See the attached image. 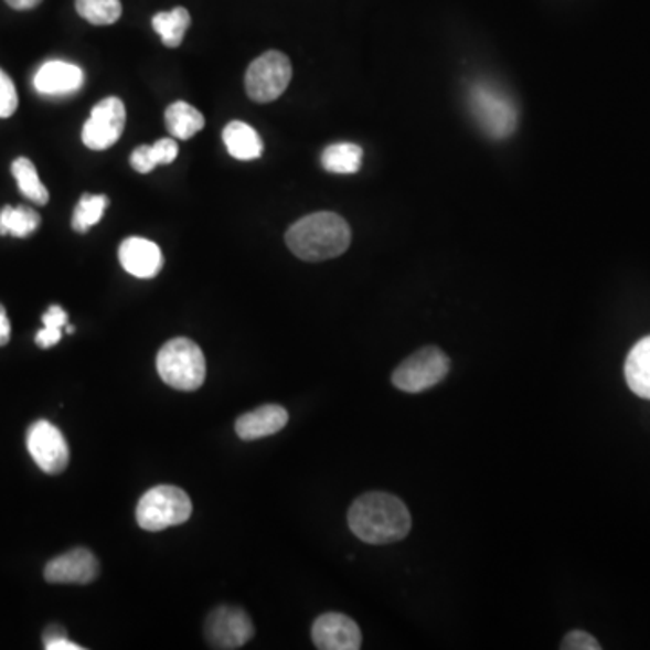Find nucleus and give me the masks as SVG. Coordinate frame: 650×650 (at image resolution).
Wrapping results in <instances>:
<instances>
[{"label":"nucleus","mask_w":650,"mask_h":650,"mask_svg":"<svg viewBox=\"0 0 650 650\" xmlns=\"http://www.w3.org/2000/svg\"><path fill=\"white\" fill-rule=\"evenodd\" d=\"M204 635L214 649H238L254 638V621L249 620L248 612L238 607H219L209 616Z\"/></svg>","instance_id":"10"},{"label":"nucleus","mask_w":650,"mask_h":650,"mask_svg":"<svg viewBox=\"0 0 650 650\" xmlns=\"http://www.w3.org/2000/svg\"><path fill=\"white\" fill-rule=\"evenodd\" d=\"M154 31L163 40L167 47H179L183 42L184 33L190 28V13L184 8H174L170 11H161L156 13L152 19Z\"/></svg>","instance_id":"21"},{"label":"nucleus","mask_w":650,"mask_h":650,"mask_svg":"<svg viewBox=\"0 0 650 650\" xmlns=\"http://www.w3.org/2000/svg\"><path fill=\"white\" fill-rule=\"evenodd\" d=\"M477 125L492 139H507L515 132L519 110L512 98L488 82H477L468 95Z\"/></svg>","instance_id":"4"},{"label":"nucleus","mask_w":650,"mask_h":650,"mask_svg":"<svg viewBox=\"0 0 650 650\" xmlns=\"http://www.w3.org/2000/svg\"><path fill=\"white\" fill-rule=\"evenodd\" d=\"M179 154L175 139L163 138L154 145H141L130 156V164L139 174H149L158 164L174 163Z\"/></svg>","instance_id":"18"},{"label":"nucleus","mask_w":650,"mask_h":650,"mask_svg":"<svg viewBox=\"0 0 650 650\" xmlns=\"http://www.w3.org/2000/svg\"><path fill=\"white\" fill-rule=\"evenodd\" d=\"M118 257L121 268L136 278H154L164 263L158 244L143 237L125 238Z\"/></svg>","instance_id":"13"},{"label":"nucleus","mask_w":650,"mask_h":650,"mask_svg":"<svg viewBox=\"0 0 650 650\" xmlns=\"http://www.w3.org/2000/svg\"><path fill=\"white\" fill-rule=\"evenodd\" d=\"M65 331H67V333L73 334L75 333V328H73V326H65Z\"/></svg>","instance_id":"34"},{"label":"nucleus","mask_w":650,"mask_h":650,"mask_svg":"<svg viewBox=\"0 0 650 650\" xmlns=\"http://www.w3.org/2000/svg\"><path fill=\"white\" fill-rule=\"evenodd\" d=\"M40 2H42V0H6V4L13 8V10L19 11L33 10V8H36Z\"/></svg>","instance_id":"33"},{"label":"nucleus","mask_w":650,"mask_h":650,"mask_svg":"<svg viewBox=\"0 0 650 650\" xmlns=\"http://www.w3.org/2000/svg\"><path fill=\"white\" fill-rule=\"evenodd\" d=\"M562 650H600L601 646L596 638L586 631H572L562 640Z\"/></svg>","instance_id":"27"},{"label":"nucleus","mask_w":650,"mask_h":650,"mask_svg":"<svg viewBox=\"0 0 650 650\" xmlns=\"http://www.w3.org/2000/svg\"><path fill=\"white\" fill-rule=\"evenodd\" d=\"M159 376L178 391H198L206 377V362L198 343L190 338H174L159 349L156 358Z\"/></svg>","instance_id":"3"},{"label":"nucleus","mask_w":650,"mask_h":650,"mask_svg":"<svg viewBox=\"0 0 650 650\" xmlns=\"http://www.w3.org/2000/svg\"><path fill=\"white\" fill-rule=\"evenodd\" d=\"M349 528L365 544H393L408 535L413 519L402 499L383 492L358 497L349 510Z\"/></svg>","instance_id":"1"},{"label":"nucleus","mask_w":650,"mask_h":650,"mask_svg":"<svg viewBox=\"0 0 650 650\" xmlns=\"http://www.w3.org/2000/svg\"><path fill=\"white\" fill-rule=\"evenodd\" d=\"M40 215L30 206H4L0 212V235L25 238L35 234Z\"/></svg>","instance_id":"23"},{"label":"nucleus","mask_w":650,"mask_h":650,"mask_svg":"<svg viewBox=\"0 0 650 650\" xmlns=\"http://www.w3.org/2000/svg\"><path fill=\"white\" fill-rule=\"evenodd\" d=\"M311 638L320 650H358L362 647V631L356 621L340 612L318 616Z\"/></svg>","instance_id":"11"},{"label":"nucleus","mask_w":650,"mask_h":650,"mask_svg":"<svg viewBox=\"0 0 650 650\" xmlns=\"http://www.w3.org/2000/svg\"><path fill=\"white\" fill-rule=\"evenodd\" d=\"M84 71L78 65L64 60H51L36 71L33 84L40 95L65 96L76 93L84 85Z\"/></svg>","instance_id":"14"},{"label":"nucleus","mask_w":650,"mask_h":650,"mask_svg":"<svg viewBox=\"0 0 650 650\" xmlns=\"http://www.w3.org/2000/svg\"><path fill=\"white\" fill-rule=\"evenodd\" d=\"M65 636H67V632H65L64 627L50 626V627H47V629H45L44 636H42V640H44V646H45V643H50V641L58 640V638H65Z\"/></svg>","instance_id":"32"},{"label":"nucleus","mask_w":650,"mask_h":650,"mask_svg":"<svg viewBox=\"0 0 650 650\" xmlns=\"http://www.w3.org/2000/svg\"><path fill=\"white\" fill-rule=\"evenodd\" d=\"M288 248L306 263H322L340 257L351 246L348 221L333 212L308 215L291 226L286 234Z\"/></svg>","instance_id":"2"},{"label":"nucleus","mask_w":650,"mask_h":650,"mask_svg":"<svg viewBox=\"0 0 650 650\" xmlns=\"http://www.w3.org/2000/svg\"><path fill=\"white\" fill-rule=\"evenodd\" d=\"M450 373V358L441 349L428 345L407 358L394 371V387L403 393L419 394L436 387Z\"/></svg>","instance_id":"6"},{"label":"nucleus","mask_w":650,"mask_h":650,"mask_svg":"<svg viewBox=\"0 0 650 650\" xmlns=\"http://www.w3.org/2000/svg\"><path fill=\"white\" fill-rule=\"evenodd\" d=\"M109 206V198L107 195L84 194L76 204L75 214H73V230L78 234L89 232L93 226L102 221L105 210Z\"/></svg>","instance_id":"24"},{"label":"nucleus","mask_w":650,"mask_h":650,"mask_svg":"<svg viewBox=\"0 0 650 650\" xmlns=\"http://www.w3.org/2000/svg\"><path fill=\"white\" fill-rule=\"evenodd\" d=\"M45 328L64 329L67 326V313L60 306H51L42 317Z\"/></svg>","instance_id":"28"},{"label":"nucleus","mask_w":650,"mask_h":650,"mask_svg":"<svg viewBox=\"0 0 650 650\" xmlns=\"http://www.w3.org/2000/svg\"><path fill=\"white\" fill-rule=\"evenodd\" d=\"M76 11L82 19L95 25H110L121 17L119 0H76Z\"/></svg>","instance_id":"25"},{"label":"nucleus","mask_w":650,"mask_h":650,"mask_svg":"<svg viewBox=\"0 0 650 650\" xmlns=\"http://www.w3.org/2000/svg\"><path fill=\"white\" fill-rule=\"evenodd\" d=\"M291 62L280 51H268L246 71V93L257 104H269L283 96L291 82Z\"/></svg>","instance_id":"7"},{"label":"nucleus","mask_w":650,"mask_h":650,"mask_svg":"<svg viewBox=\"0 0 650 650\" xmlns=\"http://www.w3.org/2000/svg\"><path fill=\"white\" fill-rule=\"evenodd\" d=\"M289 422V414L280 405H264L243 414L235 423V433L243 441H255L280 433Z\"/></svg>","instance_id":"15"},{"label":"nucleus","mask_w":650,"mask_h":650,"mask_svg":"<svg viewBox=\"0 0 650 650\" xmlns=\"http://www.w3.org/2000/svg\"><path fill=\"white\" fill-rule=\"evenodd\" d=\"M11 172L17 179L20 192L24 198L30 199L31 203L44 206L50 201V192L45 189L44 183L40 181L39 172H36L35 164L31 163V159L17 158L11 163Z\"/></svg>","instance_id":"22"},{"label":"nucleus","mask_w":650,"mask_h":650,"mask_svg":"<svg viewBox=\"0 0 650 650\" xmlns=\"http://www.w3.org/2000/svg\"><path fill=\"white\" fill-rule=\"evenodd\" d=\"M19 107L15 84L4 71L0 70V118H10Z\"/></svg>","instance_id":"26"},{"label":"nucleus","mask_w":650,"mask_h":650,"mask_svg":"<svg viewBox=\"0 0 650 650\" xmlns=\"http://www.w3.org/2000/svg\"><path fill=\"white\" fill-rule=\"evenodd\" d=\"M363 150L354 143L329 145L322 152V167L331 174H356L362 169Z\"/></svg>","instance_id":"20"},{"label":"nucleus","mask_w":650,"mask_h":650,"mask_svg":"<svg viewBox=\"0 0 650 650\" xmlns=\"http://www.w3.org/2000/svg\"><path fill=\"white\" fill-rule=\"evenodd\" d=\"M11 338V323L6 308L0 303V348H4L6 343L10 342Z\"/></svg>","instance_id":"30"},{"label":"nucleus","mask_w":650,"mask_h":650,"mask_svg":"<svg viewBox=\"0 0 650 650\" xmlns=\"http://www.w3.org/2000/svg\"><path fill=\"white\" fill-rule=\"evenodd\" d=\"M223 141L232 158L252 161L263 156L264 145L257 130L244 121H232L223 130Z\"/></svg>","instance_id":"16"},{"label":"nucleus","mask_w":650,"mask_h":650,"mask_svg":"<svg viewBox=\"0 0 650 650\" xmlns=\"http://www.w3.org/2000/svg\"><path fill=\"white\" fill-rule=\"evenodd\" d=\"M125 105L116 96L105 98L90 110L82 130V141L90 150H107L124 135Z\"/></svg>","instance_id":"9"},{"label":"nucleus","mask_w":650,"mask_h":650,"mask_svg":"<svg viewBox=\"0 0 650 650\" xmlns=\"http://www.w3.org/2000/svg\"><path fill=\"white\" fill-rule=\"evenodd\" d=\"M99 575V564L96 556L85 550L76 547L64 555L56 556L45 566V580L50 584H90Z\"/></svg>","instance_id":"12"},{"label":"nucleus","mask_w":650,"mask_h":650,"mask_svg":"<svg viewBox=\"0 0 650 650\" xmlns=\"http://www.w3.org/2000/svg\"><path fill=\"white\" fill-rule=\"evenodd\" d=\"M626 380L636 396L650 399V337L641 338L627 356Z\"/></svg>","instance_id":"17"},{"label":"nucleus","mask_w":650,"mask_h":650,"mask_svg":"<svg viewBox=\"0 0 650 650\" xmlns=\"http://www.w3.org/2000/svg\"><path fill=\"white\" fill-rule=\"evenodd\" d=\"M192 515V501L187 492L172 484L150 488L143 493L136 508V521L147 532H163L167 528L179 526Z\"/></svg>","instance_id":"5"},{"label":"nucleus","mask_w":650,"mask_h":650,"mask_svg":"<svg viewBox=\"0 0 650 650\" xmlns=\"http://www.w3.org/2000/svg\"><path fill=\"white\" fill-rule=\"evenodd\" d=\"M164 124L170 135L175 139L194 138L199 130H203L204 116L187 102H175L164 113Z\"/></svg>","instance_id":"19"},{"label":"nucleus","mask_w":650,"mask_h":650,"mask_svg":"<svg viewBox=\"0 0 650 650\" xmlns=\"http://www.w3.org/2000/svg\"><path fill=\"white\" fill-rule=\"evenodd\" d=\"M62 340V329L45 328L36 333L35 342L40 349H50Z\"/></svg>","instance_id":"29"},{"label":"nucleus","mask_w":650,"mask_h":650,"mask_svg":"<svg viewBox=\"0 0 650 650\" xmlns=\"http://www.w3.org/2000/svg\"><path fill=\"white\" fill-rule=\"evenodd\" d=\"M44 647L47 650H84V647L76 646L75 641H71L67 636L65 638H58L55 641H50Z\"/></svg>","instance_id":"31"},{"label":"nucleus","mask_w":650,"mask_h":650,"mask_svg":"<svg viewBox=\"0 0 650 650\" xmlns=\"http://www.w3.org/2000/svg\"><path fill=\"white\" fill-rule=\"evenodd\" d=\"M25 447L42 472L56 476L70 465V447L53 423L40 419L28 428Z\"/></svg>","instance_id":"8"}]
</instances>
